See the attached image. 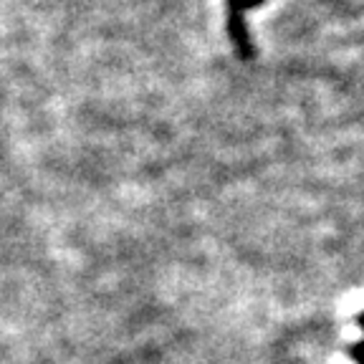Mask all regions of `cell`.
<instances>
[{
    "label": "cell",
    "instance_id": "cell-1",
    "mask_svg": "<svg viewBox=\"0 0 364 364\" xmlns=\"http://www.w3.org/2000/svg\"><path fill=\"white\" fill-rule=\"evenodd\" d=\"M354 357H357V359H359V362H362V364H364V344H359V347H357V349H354Z\"/></svg>",
    "mask_w": 364,
    "mask_h": 364
}]
</instances>
